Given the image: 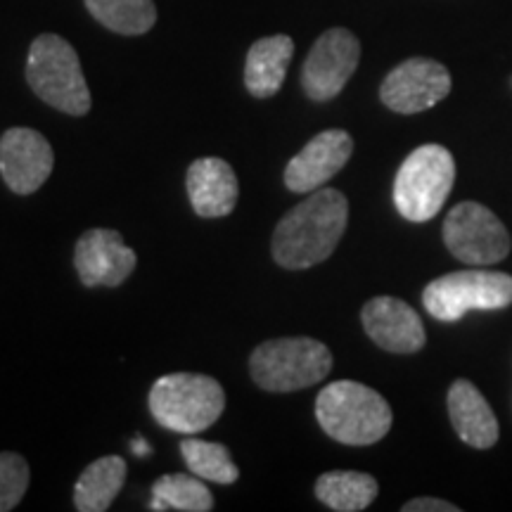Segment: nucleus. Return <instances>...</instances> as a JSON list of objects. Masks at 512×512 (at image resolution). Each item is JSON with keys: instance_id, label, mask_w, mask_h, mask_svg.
<instances>
[{"instance_id": "obj_1", "label": "nucleus", "mask_w": 512, "mask_h": 512, "mask_svg": "<svg viewBox=\"0 0 512 512\" xmlns=\"http://www.w3.org/2000/svg\"><path fill=\"white\" fill-rule=\"evenodd\" d=\"M349 221V202L335 188L313 190L275 226L273 259L287 271L323 264L335 252Z\"/></svg>"}, {"instance_id": "obj_2", "label": "nucleus", "mask_w": 512, "mask_h": 512, "mask_svg": "<svg viewBox=\"0 0 512 512\" xmlns=\"http://www.w3.org/2000/svg\"><path fill=\"white\" fill-rule=\"evenodd\" d=\"M316 420L339 444L370 446L387 437L394 413L380 392L361 382L339 380L320 389Z\"/></svg>"}, {"instance_id": "obj_3", "label": "nucleus", "mask_w": 512, "mask_h": 512, "mask_svg": "<svg viewBox=\"0 0 512 512\" xmlns=\"http://www.w3.org/2000/svg\"><path fill=\"white\" fill-rule=\"evenodd\" d=\"M27 81L38 98L57 112L83 117L91 112V91L74 46L57 34H41L31 43Z\"/></svg>"}, {"instance_id": "obj_4", "label": "nucleus", "mask_w": 512, "mask_h": 512, "mask_svg": "<svg viewBox=\"0 0 512 512\" xmlns=\"http://www.w3.org/2000/svg\"><path fill=\"white\" fill-rule=\"evenodd\" d=\"M150 413L171 432L197 434L209 430L226 408V392L214 377L200 373H171L150 389Z\"/></svg>"}, {"instance_id": "obj_5", "label": "nucleus", "mask_w": 512, "mask_h": 512, "mask_svg": "<svg viewBox=\"0 0 512 512\" xmlns=\"http://www.w3.org/2000/svg\"><path fill=\"white\" fill-rule=\"evenodd\" d=\"M330 370V349L313 337L268 339L249 356L252 380L266 392H299L323 382Z\"/></svg>"}, {"instance_id": "obj_6", "label": "nucleus", "mask_w": 512, "mask_h": 512, "mask_svg": "<svg viewBox=\"0 0 512 512\" xmlns=\"http://www.w3.org/2000/svg\"><path fill=\"white\" fill-rule=\"evenodd\" d=\"M456 183V159L444 145H420L394 178V204L406 221L425 223L439 214Z\"/></svg>"}, {"instance_id": "obj_7", "label": "nucleus", "mask_w": 512, "mask_h": 512, "mask_svg": "<svg viewBox=\"0 0 512 512\" xmlns=\"http://www.w3.org/2000/svg\"><path fill=\"white\" fill-rule=\"evenodd\" d=\"M510 304L512 275L482 266L441 275L422 292V306L441 323H456L472 311H501Z\"/></svg>"}, {"instance_id": "obj_8", "label": "nucleus", "mask_w": 512, "mask_h": 512, "mask_svg": "<svg viewBox=\"0 0 512 512\" xmlns=\"http://www.w3.org/2000/svg\"><path fill=\"white\" fill-rule=\"evenodd\" d=\"M446 249L467 266H494L510 254L508 228L489 207L479 202H460L444 219Z\"/></svg>"}, {"instance_id": "obj_9", "label": "nucleus", "mask_w": 512, "mask_h": 512, "mask_svg": "<svg viewBox=\"0 0 512 512\" xmlns=\"http://www.w3.org/2000/svg\"><path fill=\"white\" fill-rule=\"evenodd\" d=\"M361 60V43L349 29L335 27L318 36L302 67V88L313 102L335 100Z\"/></svg>"}, {"instance_id": "obj_10", "label": "nucleus", "mask_w": 512, "mask_h": 512, "mask_svg": "<svg viewBox=\"0 0 512 512\" xmlns=\"http://www.w3.org/2000/svg\"><path fill=\"white\" fill-rule=\"evenodd\" d=\"M451 86V74L444 64L430 57H411L384 76L380 100L396 114H418L439 105L451 93Z\"/></svg>"}, {"instance_id": "obj_11", "label": "nucleus", "mask_w": 512, "mask_h": 512, "mask_svg": "<svg viewBox=\"0 0 512 512\" xmlns=\"http://www.w3.org/2000/svg\"><path fill=\"white\" fill-rule=\"evenodd\" d=\"M55 169V152L43 133L15 126L0 138V176L15 195H31Z\"/></svg>"}, {"instance_id": "obj_12", "label": "nucleus", "mask_w": 512, "mask_h": 512, "mask_svg": "<svg viewBox=\"0 0 512 512\" xmlns=\"http://www.w3.org/2000/svg\"><path fill=\"white\" fill-rule=\"evenodd\" d=\"M136 264V252L110 228L86 230L74 247V268L86 287H119Z\"/></svg>"}, {"instance_id": "obj_13", "label": "nucleus", "mask_w": 512, "mask_h": 512, "mask_svg": "<svg viewBox=\"0 0 512 512\" xmlns=\"http://www.w3.org/2000/svg\"><path fill=\"white\" fill-rule=\"evenodd\" d=\"M351 155H354V138L347 131L328 128V131L318 133L285 166L283 178L287 190L304 195V192L323 188L332 176H337L347 166Z\"/></svg>"}, {"instance_id": "obj_14", "label": "nucleus", "mask_w": 512, "mask_h": 512, "mask_svg": "<svg viewBox=\"0 0 512 512\" xmlns=\"http://www.w3.org/2000/svg\"><path fill=\"white\" fill-rule=\"evenodd\" d=\"M363 330L377 347L392 354H415L425 347L427 332L411 304L396 297H375L361 311Z\"/></svg>"}, {"instance_id": "obj_15", "label": "nucleus", "mask_w": 512, "mask_h": 512, "mask_svg": "<svg viewBox=\"0 0 512 512\" xmlns=\"http://www.w3.org/2000/svg\"><path fill=\"white\" fill-rule=\"evenodd\" d=\"M185 188L192 209L202 219H221L235 209L240 195L233 166L219 157H202L190 164Z\"/></svg>"}, {"instance_id": "obj_16", "label": "nucleus", "mask_w": 512, "mask_h": 512, "mask_svg": "<svg viewBox=\"0 0 512 512\" xmlns=\"http://www.w3.org/2000/svg\"><path fill=\"white\" fill-rule=\"evenodd\" d=\"M448 418H451L453 430L467 446L486 448L496 446L498 441V420L491 411L489 401L470 380H456L451 384L446 396Z\"/></svg>"}, {"instance_id": "obj_17", "label": "nucleus", "mask_w": 512, "mask_h": 512, "mask_svg": "<svg viewBox=\"0 0 512 512\" xmlns=\"http://www.w3.org/2000/svg\"><path fill=\"white\" fill-rule=\"evenodd\" d=\"M294 55V41L290 36H266L252 43L245 62V86L254 98H273L283 88L287 67Z\"/></svg>"}, {"instance_id": "obj_18", "label": "nucleus", "mask_w": 512, "mask_h": 512, "mask_svg": "<svg viewBox=\"0 0 512 512\" xmlns=\"http://www.w3.org/2000/svg\"><path fill=\"white\" fill-rule=\"evenodd\" d=\"M126 482V460L105 456L93 460L74 486V508L79 512H105Z\"/></svg>"}, {"instance_id": "obj_19", "label": "nucleus", "mask_w": 512, "mask_h": 512, "mask_svg": "<svg viewBox=\"0 0 512 512\" xmlns=\"http://www.w3.org/2000/svg\"><path fill=\"white\" fill-rule=\"evenodd\" d=\"M380 484L373 475L354 470H332L316 479V498L335 512H361L377 498Z\"/></svg>"}, {"instance_id": "obj_20", "label": "nucleus", "mask_w": 512, "mask_h": 512, "mask_svg": "<svg viewBox=\"0 0 512 512\" xmlns=\"http://www.w3.org/2000/svg\"><path fill=\"white\" fill-rule=\"evenodd\" d=\"M102 27L121 36H143L155 27V0H83Z\"/></svg>"}, {"instance_id": "obj_21", "label": "nucleus", "mask_w": 512, "mask_h": 512, "mask_svg": "<svg viewBox=\"0 0 512 512\" xmlns=\"http://www.w3.org/2000/svg\"><path fill=\"white\" fill-rule=\"evenodd\" d=\"M150 510H183V512H209L214 510V496L195 475H164L152 484Z\"/></svg>"}, {"instance_id": "obj_22", "label": "nucleus", "mask_w": 512, "mask_h": 512, "mask_svg": "<svg viewBox=\"0 0 512 512\" xmlns=\"http://www.w3.org/2000/svg\"><path fill=\"white\" fill-rule=\"evenodd\" d=\"M181 456L192 475L204 479V482L228 486L240 479L238 465L233 463V456L223 444L188 437L181 441Z\"/></svg>"}, {"instance_id": "obj_23", "label": "nucleus", "mask_w": 512, "mask_h": 512, "mask_svg": "<svg viewBox=\"0 0 512 512\" xmlns=\"http://www.w3.org/2000/svg\"><path fill=\"white\" fill-rule=\"evenodd\" d=\"M29 463L19 453H0V512L15 510L29 489Z\"/></svg>"}, {"instance_id": "obj_24", "label": "nucleus", "mask_w": 512, "mask_h": 512, "mask_svg": "<svg viewBox=\"0 0 512 512\" xmlns=\"http://www.w3.org/2000/svg\"><path fill=\"white\" fill-rule=\"evenodd\" d=\"M403 512H460L456 503L441 501V498H413L401 505Z\"/></svg>"}]
</instances>
